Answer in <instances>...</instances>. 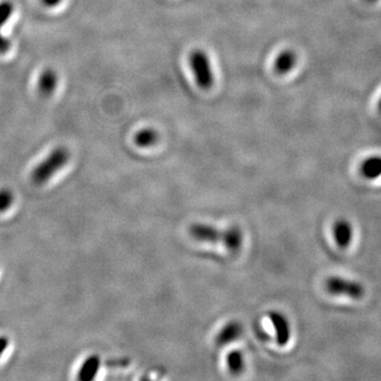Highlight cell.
Wrapping results in <instances>:
<instances>
[{"label":"cell","mask_w":381,"mask_h":381,"mask_svg":"<svg viewBox=\"0 0 381 381\" xmlns=\"http://www.w3.org/2000/svg\"><path fill=\"white\" fill-rule=\"evenodd\" d=\"M189 233L197 241L222 243L231 251H237L241 249V243H243V234L237 228L222 231L209 225L194 224L189 228Z\"/></svg>","instance_id":"6da1fadb"},{"label":"cell","mask_w":381,"mask_h":381,"mask_svg":"<svg viewBox=\"0 0 381 381\" xmlns=\"http://www.w3.org/2000/svg\"><path fill=\"white\" fill-rule=\"evenodd\" d=\"M70 159V153L66 147H56L41 163L37 164L31 174L35 185H45L60 172Z\"/></svg>","instance_id":"7a4b0ae2"},{"label":"cell","mask_w":381,"mask_h":381,"mask_svg":"<svg viewBox=\"0 0 381 381\" xmlns=\"http://www.w3.org/2000/svg\"><path fill=\"white\" fill-rule=\"evenodd\" d=\"M189 62L197 85L205 91L211 88L214 84V74L208 54L203 50H193Z\"/></svg>","instance_id":"3957f363"},{"label":"cell","mask_w":381,"mask_h":381,"mask_svg":"<svg viewBox=\"0 0 381 381\" xmlns=\"http://www.w3.org/2000/svg\"><path fill=\"white\" fill-rule=\"evenodd\" d=\"M326 289L333 295H345L354 300L363 298L366 289L356 281L347 280L340 276H332L326 281Z\"/></svg>","instance_id":"277c9868"},{"label":"cell","mask_w":381,"mask_h":381,"mask_svg":"<svg viewBox=\"0 0 381 381\" xmlns=\"http://www.w3.org/2000/svg\"><path fill=\"white\" fill-rule=\"evenodd\" d=\"M269 318L276 330L278 345L284 347L290 339V326L288 321L282 314L278 312H270Z\"/></svg>","instance_id":"5b68a950"},{"label":"cell","mask_w":381,"mask_h":381,"mask_svg":"<svg viewBox=\"0 0 381 381\" xmlns=\"http://www.w3.org/2000/svg\"><path fill=\"white\" fill-rule=\"evenodd\" d=\"M14 6L11 1H1L0 3V54H6L11 49V41L1 34V29L5 26L6 22L10 20L13 14Z\"/></svg>","instance_id":"8992f818"},{"label":"cell","mask_w":381,"mask_h":381,"mask_svg":"<svg viewBox=\"0 0 381 381\" xmlns=\"http://www.w3.org/2000/svg\"><path fill=\"white\" fill-rule=\"evenodd\" d=\"M334 235L339 248H349L353 241V227L351 222L347 220H337L334 226Z\"/></svg>","instance_id":"52a82bcc"},{"label":"cell","mask_w":381,"mask_h":381,"mask_svg":"<svg viewBox=\"0 0 381 381\" xmlns=\"http://www.w3.org/2000/svg\"><path fill=\"white\" fill-rule=\"evenodd\" d=\"M58 78L56 72L53 69H46L41 72L39 76V83H37V88L39 93L43 97H50L53 95L58 87Z\"/></svg>","instance_id":"ba28073f"},{"label":"cell","mask_w":381,"mask_h":381,"mask_svg":"<svg viewBox=\"0 0 381 381\" xmlns=\"http://www.w3.org/2000/svg\"><path fill=\"white\" fill-rule=\"evenodd\" d=\"M297 64V55L293 50H284L274 60V70L276 74L284 76L289 74Z\"/></svg>","instance_id":"9c48e42d"},{"label":"cell","mask_w":381,"mask_h":381,"mask_svg":"<svg viewBox=\"0 0 381 381\" xmlns=\"http://www.w3.org/2000/svg\"><path fill=\"white\" fill-rule=\"evenodd\" d=\"M101 366V359L98 355H91L85 360L79 372L78 379L82 381H91L95 378Z\"/></svg>","instance_id":"30bf717a"},{"label":"cell","mask_w":381,"mask_h":381,"mask_svg":"<svg viewBox=\"0 0 381 381\" xmlns=\"http://www.w3.org/2000/svg\"><path fill=\"white\" fill-rule=\"evenodd\" d=\"M360 173L368 180H374L381 176V157L368 158L360 166Z\"/></svg>","instance_id":"8fae6325"},{"label":"cell","mask_w":381,"mask_h":381,"mask_svg":"<svg viewBox=\"0 0 381 381\" xmlns=\"http://www.w3.org/2000/svg\"><path fill=\"white\" fill-rule=\"evenodd\" d=\"M241 333V324L237 323V322H230L218 335V337H216V343H218V345H228V343L233 342L235 339L239 338Z\"/></svg>","instance_id":"7c38bea8"},{"label":"cell","mask_w":381,"mask_h":381,"mask_svg":"<svg viewBox=\"0 0 381 381\" xmlns=\"http://www.w3.org/2000/svg\"><path fill=\"white\" fill-rule=\"evenodd\" d=\"M159 135L153 128H143L135 135V143L139 147H153L157 143Z\"/></svg>","instance_id":"4fadbf2b"},{"label":"cell","mask_w":381,"mask_h":381,"mask_svg":"<svg viewBox=\"0 0 381 381\" xmlns=\"http://www.w3.org/2000/svg\"><path fill=\"white\" fill-rule=\"evenodd\" d=\"M229 370L233 374H239L243 368V359L239 351H233L227 357Z\"/></svg>","instance_id":"5bb4252c"},{"label":"cell","mask_w":381,"mask_h":381,"mask_svg":"<svg viewBox=\"0 0 381 381\" xmlns=\"http://www.w3.org/2000/svg\"><path fill=\"white\" fill-rule=\"evenodd\" d=\"M13 193L8 189H0V212H6L13 205Z\"/></svg>","instance_id":"9a60e30c"},{"label":"cell","mask_w":381,"mask_h":381,"mask_svg":"<svg viewBox=\"0 0 381 381\" xmlns=\"http://www.w3.org/2000/svg\"><path fill=\"white\" fill-rule=\"evenodd\" d=\"M10 340L8 337L0 336V357L4 355L6 351H7L8 347H9Z\"/></svg>","instance_id":"2e32d148"},{"label":"cell","mask_w":381,"mask_h":381,"mask_svg":"<svg viewBox=\"0 0 381 381\" xmlns=\"http://www.w3.org/2000/svg\"><path fill=\"white\" fill-rule=\"evenodd\" d=\"M41 1L45 7L48 8L56 7L62 3V0H41Z\"/></svg>","instance_id":"e0dca14e"},{"label":"cell","mask_w":381,"mask_h":381,"mask_svg":"<svg viewBox=\"0 0 381 381\" xmlns=\"http://www.w3.org/2000/svg\"><path fill=\"white\" fill-rule=\"evenodd\" d=\"M378 109H379V112H381V98H380V100H379Z\"/></svg>","instance_id":"ac0fdd59"},{"label":"cell","mask_w":381,"mask_h":381,"mask_svg":"<svg viewBox=\"0 0 381 381\" xmlns=\"http://www.w3.org/2000/svg\"><path fill=\"white\" fill-rule=\"evenodd\" d=\"M368 3H376V1H378V0H366Z\"/></svg>","instance_id":"d6986e66"}]
</instances>
